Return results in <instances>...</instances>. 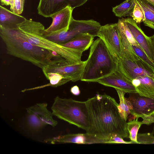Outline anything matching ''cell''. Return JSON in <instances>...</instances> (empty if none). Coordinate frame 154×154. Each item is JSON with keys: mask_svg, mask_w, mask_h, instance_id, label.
Returning a JSON list of instances; mask_svg holds the SVG:
<instances>
[{"mask_svg": "<svg viewBox=\"0 0 154 154\" xmlns=\"http://www.w3.org/2000/svg\"><path fill=\"white\" fill-rule=\"evenodd\" d=\"M44 75L46 79L49 80L50 83L49 84L34 88L25 89L22 90V91L24 92L28 90L37 89L49 86L53 87H57L62 85L70 81H71L70 78L57 72H49Z\"/></svg>", "mask_w": 154, "mask_h": 154, "instance_id": "44dd1931", "label": "cell"}, {"mask_svg": "<svg viewBox=\"0 0 154 154\" xmlns=\"http://www.w3.org/2000/svg\"><path fill=\"white\" fill-rule=\"evenodd\" d=\"M143 120L141 122L142 124L149 125L154 123V114L149 116H143L142 118Z\"/></svg>", "mask_w": 154, "mask_h": 154, "instance_id": "1f68e13d", "label": "cell"}, {"mask_svg": "<svg viewBox=\"0 0 154 154\" xmlns=\"http://www.w3.org/2000/svg\"><path fill=\"white\" fill-rule=\"evenodd\" d=\"M86 102L90 119L86 133L104 139L128 137L127 122L122 116L119 104L114 98L106 94H98Z\"/></svg>", "mask_w": 154, "mask_h": 154, "instance_id": "6da1fadb", "label": "cell"}, {"mask_svg": "<svg viewBox=\"0 0 154 154\" xmlns=\"http://www.w3.org/2000/svg\"><path fill=\"white\" fill-rule=\"evenodd\" d=\"M122 20L124 31L125 35L129 41L132 45H135L140 48L134 38L132 33L128 27L126 23L123 19Z\"/></svg>", "mask_w": 154, "mask_h": 154, "instance_id": "f546056e", "label": "cell"}, {"mask_svg": "<svg viewBox=\"0 0 154 154\" xmlns=\"http://www.w3.org/2000/svg\"><path fill=\"white\" fill-rule=\"evenodd\" d=\"M96 82L106 86L122 90L126 93H137L132 81L117 69L110 75L98 80Z\"/></svg>", "mask_w": 154, "mask_h": 154, "instance_id": "9a60e30c", "label": "cell"}, {"mask_svg": "<svg viewBox=\"0 0 154 154\" xmlns=\"http://www.w3.org/2000/svg\"><path fill=\"white\" fill-rule=\"evenodd\" d=\"M137 140L139 144H154V136L152 133L138 134Z\"/></svg>", "mask_w": 154, "mask_h": 154, "instance_id": "83f0119b", "label": "cell"}, {"mask_svg": "<svg viewBox=\"0 0 154 154\" xmlns=\"http://www.w3.org/2000/svg\"><path fill=\"white\" fill-rule=\"evenodd\" d=\"M86 63L87 60L75 63L61 62L49 65L42 69L44 75L49 72H57L75 82L80 80Z\"/></svg>", "mask_w": 154, "mask_h": 154, "instance_id": "30bf717a", "label": "cell"}, {"mask_svg": "<svg viewBox=\"0 0 154 154\" xmlns=\"http://www.w3.org/2000/svg\"><path fill=\"white\" fill-rule=\"evenodd\" d=\"M97 36L102 40L117 61L123 59L118 23L101 26Z\"/></svg>", "mask_w": 154, "mask_h": 154, "instance_id": "ba28073f", "label": "cell"}, {"mask_svg": "<svg viewBox=\"0 0 154 154\" xmlns=\"http://www.w3.org/2000/svg\"><path fill=\"white\" fill-rule=\"evenodd\" d=\"M132 45L138 58L154 69V61L151 60L140 48L135 45Z\"/></svg>", "mask_w": 154, "mask_h": 154, "instance_id": "4316f807", "label": "cell"}, {"mask_svg": "<svg viewBox=\"0 0 154 154\" xmlns=\"http://www.w3.org/2000/svg\"><path fill=\"white\" fill-rule=\"evenodd\" d=\"M146 1L154 6V0H146Z\"/></svg>", "mask_w": 154, "mask_h": 154, "instance_id": "d590c367", "label": "cell"}, {"mask_svg": "<svg viewBox=\"0 0 154 154\" xmlns=\"http://www.w3.org/2000/svg\"><path fill=\"white\" fill-rule=\"evenodd\" d=\"M26 18L16 14L1 5L0 6V27L8 29H16Z\"/></svg>", "mask_w": 154, "mask_h": 154, "instance_id": "ac0fdd59", "label": "cell"}, {"mask_svg": "<svg viewBox=\"0 0 154 154\" xmlns=\"http://www.w3.org/2000/svg\"><path fill=\"white\" fill-rule=\"evenodd\" d=\"M81 81L96 82L107 76L117 69L118 61L111 54L100 38H97L91 46Z\"/></svg>", "mask_w": 154, "mask_h": 154, "instance_id": "277c9868", "label": "cell"}, {"mask_svg": "<svg viewBox=\"0 0 154 154\" xmlns=\"http://www.w3.org/2000/svg\"><path fill=\"white\" fill-rule=\"evenodd\" d=\"M135 5V0H125L113 7L112 11L116 16L118 17L131 16Z\"/></svg>", "mask_w": 154, "mask_h": 154, "instance_id": "7402d4cb", "label": "cell"}, {"mask_svg": "<svg viewBox=\"0 0 154 154\" xmlns=\"http://www.w3.org/2000/svg\"><path fill=\"white\" fill-rule=\"evenodd\" d=\"M118 95L120 103L119 109L122 117L126 121L129 115L130 114V103L127 98L125 97L126 92L119 89H115Z\"/></svg>", "mask_w": 154, "mask_h": 154, "instance_id": "cb8c5ba5", "label": "cell"}, {"mask_svg": "<svg viewBox=\"0 0 154 154\" xmlns=\"http://www.w3.org/2000/svg\"><path fill=\"white\" fill-rule=\"evenodd\" d=\"M94 37L88 33H83L61 45L83 53L91 46L94 42Z\"/></svg>", "mask_w": 154, "mask_h": 154, "instance_id": "d6986e66", "label": "cell"}, {"mask_svg": "<svg viewBox=\"0 0 154 154\" xmlns=\"http://www.w3.org/2000/svg\"><path fill=\"white\" fill-rule=\"evenodd\" d=\"M73 10V8L68 6L52 15L51 17L52 19V23L48 28L45 30L44 35L67 30L72 17Z\"/></svg>", "mask_w": 154, "mask_h": 154, "instance_id": "2e32d148", "label": "cell"}, {"mask_svg": "<svg viewBox=\"0 0 154 154\" xmlns=\"http://www.w3.org/2000/svg\"><path fill=\"white\" fill-rule=\"evenodd\" d=\"M88 0H39L37 9L38 14L50 17L69 6L73 9L85 4Z\"/></svg>", "mask_w": 154, "mask_h": 154, "instance_id": "8fae6325", "label": "cell"}, {"mask_svg": "<svg viewBox=\"0 0 154 154\" xmlns=\"http://www.w3.org/2000/svg\"><path fill=\"white\" fill-rule=\"evenodd\" d=\"M138 118H135L127 122V129L129 133L128 137L133 143L139 144L137 136L139 129L142 125L141 122L138 121Z\"/></svg>", "mask_w": 154, "mask_h": 154, "instance_id": "d4e9b609", "label": "cell"}, {"mask_svg": "<svg viewBox=\"0 0 154 154\" xmlns=\"http://www.w3.org/2000/svg\"><path fill=\"white\" fill-rule=\"evenodd\" d=\"M24 40L35 46L51 51L59 55L71 63L82 61V52L63 46L46 38L44 26L41 23L26 19L13 29Z\"/></svg>", "mask_w": 154, "mask_h": 154, "instance_id": "3957f363", "label": "cell"}, {"mask_svg": "<svg viewBox=\"0 0 154 154\" xmlns=\"http://www.w3.org/2000/svg\"><path fill=\"white\" fill-rule=\"evenodd\" d=\"M53 116L87 131L90 127V119L85 101L71 98L54 99L51 107Z\"/></svg>", "mask_w": 154, "mask_h": 154, "instance_id": "5b68a950", "label": "cell"}, {"mask_svg": "<svg viewBox=\"0 0 154 154\" xmlns=\"http://www.w3.org/2000/svg\"><path fill=\"white\" fill-rule=\"evenodd\" d=\"M101 26L93 20H76L72 17L68 29L44 35L48 39L57 44L62 45L83 33H88L97 36Z\"/></svg>", "mask_w": 154, "mask_h": 154, "instance_id": "8992f818", "label": "cell"}, {"mask_svg": "<svg viewBox=\"0 0 154 154\" xmlns=\"http://www.w3.org/2000/svg\"><path fill=\"white\" fill-rule=\"evenodd\" d=\"M71 92L75 95L78 96L80 94V91L79 87L77 85H75L70 89Z\"/></svg>", "mask_w": 154, "mask_h": 154, "instance_id": "d6a6232c", "label": "cell"}, {"mask_svg": "<svg viewBox=\"0 0 154 154\" xmlns=\"http://www.w3.org/2000/svg\"><path fill=\"white\" fill-rule=\"evenodd\" d=\"M140 48L148 57L154 61V49L150 37L146 35L140 26L132 17L122 18Z\"/></svg>", "mask_w": 154, "mask_h": 154, "instance_id": "7c38bea8", "label": "cell"}, {"mask_svg": "<svg viewBox=\"0 0 154 154\" xmlns=\"http://www.w3.org/2000/svg\"><path fill=\"white\" fill-rule=\"evenodd\" d=\"M135 5L131 17L137 23L143 22L145 17L143 11L141 6L136 0Z\"/></svg>", "mask_w": 154, "mask_h": 154, "instance_id": "484cf974", "label": "cell"}, {"mask_svg": "<svg viewBox=\"0 0 154 154\" xmlns=\"http://www.w3.org/2000/svg\"><path fill=\"white\" fill-rule=\"evenodd\" d=\"M45 142L52 144L58 143H75L78 144L96 143H111L110 139H104L97 137L88 133L69 134L46 139Z\"/></svg>", "mask_w": 154, "mask_h": 154, "instance_id": "4fadbf2b", "label": "cell"}, {"mask_svg": "<svg viewBox=\"0 0 154 154\" xmlns=\"http://www.w3.org/2000/svg\"><path fill=\"white\" fill-rule=\"evenodd\" d=\"M130 114L136 118L154 114V98L140 96H130Z\"/></svg>", "mask_w": 154, "mask_h": 154, "instance_id": "5bb4252c", "label": "cell"}, {"mask_svg": "<svg viewBox=\"0 0 154 154\" xmlns=\"http://www.w3.org/2000/svg\"><path fill=\"white\" fill-rule=\"evenodd\" d=\"M118 62L117 69L131 81L143 75L154 78V69L140 59L134 61L122 59Z\"/></svg>", "mask_w": 154, "mask_h": 154, "instance_id": "9c48e42d", "label": "cell"}, {"mask_svg": "<svg viewBox=\"0 0 154 154\" xmlns=\"http://www.w3.org/2000/svg\"><path fill=\"white\" fill-rule=\"evenodd\" d=\"M132 82L140 96L154 98V78L143 75L133 79Z\"/></svg>", "mask_w": 154, "mask_h": 154, "instance_id": "e0dca14e", "label": "cell"}, {"mask_svg": "<svg viewBox=\"0 0 154 154\" xmlns=\"http://www.w3.org/2000/svg\"><path fill=\"white\" fill-rule=\"evenodd\" d=\"M117 23L123 59L132 61L138 60L139 58L135 53L132 45L125 35L122 18L119 19Z\"/></svg>", "mask_w": 154, "mask_h": 154, "instance_id": "ffe728a7", "label": "cell"}, {"mask_svg": "<svg viewBox=\"0 0 154 154\" xmlns=\"http://www.w3.org/2000/svg\"><path fill=\"white\" fill-rule=\"evenodd\" d=\"M123 138L118 136L113 137L111 138L110 139L112 144L114 143H125L131 144L133 143L131 140L129 141H127L124 140Z\"/></svg>", "mask_w": 154, "mask_h": 154, "instance_id": "4dcf8cb0", "label": "cell"}, {"mask_svg": "<svg viewBox=\"0 0 154 154\" xmlns=\"http://www.w3.org/2000/svg\"><path fill=\"white\" fill-rule=\"evenodd\" d=\"M144 11L145 19L143 22L145 26L154 30V6L146 0H136Z\"/></svg>", "mask_w": 154, "mask_h": 154, "instance_id": "603a6c76", "label": "cell"}, {"mask_svg": "<svg viewBox=\"0 0 154 154\" xmlns=\"http://www.w3.org/2000/svg\"><path fill=\"white\" fill-rule=\"evenodd\" d=\"M152 133L153 134H154V128L152 131Z\"/></svg>", "mask_w": 154, "mask_h": 154, "instance_id": "8d00e7d4", "label": "cell"}, {"mask_svg": "<svg viewBox=\"0 0 154 154\" xmlns=\"http://www.w3.org/2000/svg\"><path fill=\"white\" fill-rule=\"evenodd\" d=\"M2 4L5 5H9L10 4L11 0H0Z\"/></svg>", "mask_w": 154, "mask_h": 154, "instance_id": "836d02e7", "label": "cell"}, {"mask_svg": "<svg viewBox=\"0 0 154 154\" xmlns=\"http://www.w3.org/2000/svg\"><path fill=\"white\" fill-rule=\"evenodd\" d=\"M25 0H11L10 10L18 14H21L23 11Z\"/></svg>", "mask_w": 154, "mask_h": 154, "instance_id": "f1b7e54d", "label": "cell"}, {"mask_svg": "<svg viewBox=\"0 0 154 154\" xmlns=\"http://www.w3.org/2000/svg\"><path fill=\"white\" fill-rule=\"evenodd\" d=\"M150 37V38L152 42V44H153V46L154 49V34L153 35H152V36Z\"/></svg>", "mask_w": 154, "mask_h": 154, "instance_id": "e575fe53", "label": "cell"}, {"mask_svg": "<svg viewBox=\"0 0 154 154\" xmlns=\"http://www.w3.org/2000/svg\"><path fill=\"white\" fill-rule=\"evenodd\" d=\"M45 103H38L26 109L28 124L32 128L40 129L49 125L54 127L58 122L53 118V115L47 108Z\"/></svg>", "mask_w": 154, "mask_h": 154, "instance_id": "52a82bcc", "label": "cell"}, {"mask_svg": "<svg viewBox=\"0 0 154 154\" xmlns=\"http://www.w3.org/2000/svg\"><path fill=\"white\" fill-rule=\"evenodd\" d=\"M0 36L5 44L7 54L29 62L42 69L55 63L68 62L56 53L24 40L13 29L0 27Z\"/></svg>", "mask_w": 154, "mask_h": 154, "instance_id": "7a4b0ae2", "label": "cell"}]
</instances>
